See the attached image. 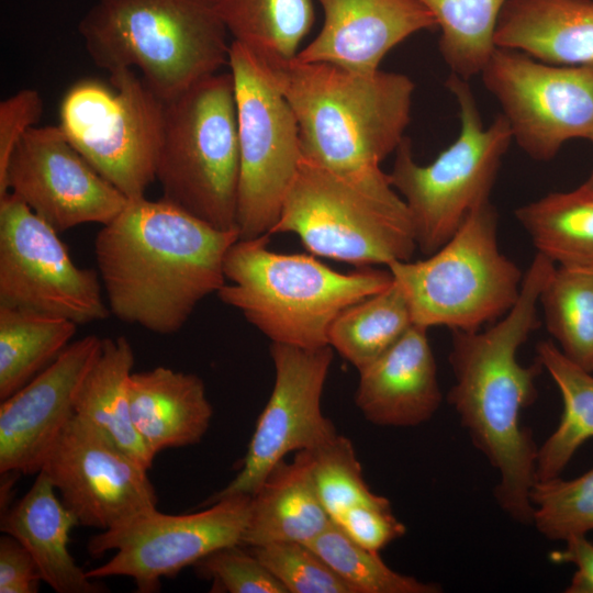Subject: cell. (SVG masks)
Here are the masks:
<instances>
[{
    "label": "cell",
    "mask_w": 593,
    "mask_h": 593,
    "mask_svg": "<svg viewBox=\"0 0 593 593\" xmlns=\"http://www.w3.org/2000/svg\"><path fill=\"white\" fill-rule=\"evenodd\" d=\"M497 228V212L489 201L426 259L387 266L407 301L413 324L472 332L514 306L524 273L501 251Z\"/></svg>",
    "instance_id": "obj_8"
},
{
    "label": "cell",
    "mask_w": 593,
    "mask_h": 593,
    "mask_svg": "<svg viewBox=\"0 0 593 593\" xmlns=\"http://www.w3.org/2000/svg\"><path fill=\"white\" fill-rule=\"evenodd\" d=\"M312 450L298 451L291 462L280 461L251 495L243 547L272 542L307 544L333 522L315 489Z\"/></svg>",
    "instance_id": "obj_24"
},
{
    "label": "cell",
    "mask_w": 593,
    "mask_h": 593,
    "mask_svg": "<svg viewBox=\"0 0 593 593\" xmlns=\"http://www.w3.org/2000/svg\"><path fill=\"white\" fill-rule=\"evenodd\" d=\"M102 339L87 335L0 404V473L37 474L75 415L80 387Z\"/></svg>",
    "instance_id": "obj_18"
},
{
    "label": "cell",
    "mask_w": 593,
    "mask_h": 593,
    "mask_svg": "<svg viewBox=\"0 0 593 593\" xmlns=\"http://www.w3.org/2000/svg\"><path fill=\"white\" fill-rule=\"evenodd\" d=\"M78 31L99 68L136 67L164 102L230 60L215 0H96Z\"/></svg>",
    "instance_id": "obj_4"
},
{
    "label": "cell",
    "mask_w": 593,
    "mask_h": 593,
    "mask_svg": "<svg viewBox=\"0 0 593 593\" xmlns=\"http://www.w3.org/2000/svg\"><path fill=\"white\" fill-rule=\"evenodd\" d=\"M43 113V99L35 89H22L0 103V186L10 158L25 133Z\"/></svg>",
    "instance_id": "obj_39"
},
{
    "label": "cell",
    "mask_w": 593,
    "mask_h": 593,
    "mask_svg": "<svg viewBox=\"0 0 593 593\" xmlns=\"http://www.w3.org/2000/svg\"><path fill=\"white\" fill-rule=\"evenodd\" d=\"M443 393L427 328L413 324L384 354L359 371L355 402L379 426L412 427L429 421Z\"/></svg>",
    "instance_id": "obj_20"
},
{
    "label": "cell",
    "mask_w": 593,
    "mask_h": 593,
    "mask_svg": "<svg viewBox=\"0 0 593 593\" xmlns=\"http://www.w3.org/2000/svg\"><path fill=\"white\" fill-rule=\"evenodd\" d=\"M134 351L124 336L103 338L100 354L86 376L75 402V415L108 436L147 470L155 456L134 427L128 381Z\"/></svg>",
    "instance_id": "obj_25"
},
{
    "label": "cell",
    "mask_w": 593,
    "mask_h": 593,
    "mask_svg": "<svg viewBox=\"0 0 593 593\" xmlns=\"http://www.w3.org/2000/svg\"><path fill=\"white\" fill-rule=\"evenodd\" d=\"M413 325L407 301L393 280L383 291L338 314L328 345L358 371L391 348Z\"/></svg>",
    "instance_id": "obj_30"
},
{
    "label": "cell",
    "mask_w": 593,
    "mask_h": 593,
    "mask_svg": "<svg viewBox=\"0 0 593 593\" xmlns=\"http://www.w3.org/2000/svg\"><path fill=\"white\" fill-rule=\"evenodd\" d=\"M480 75L530 158L550 160L574 138L593 145V64L552 65L495 47Z\"/></svg>",
    "instance_id": "obj_13"
},
{
    "label": "cell",
    "mask_w": 593,
    "mask_h": 593,
    "mask_svg": "<svg viewBox=\"0 0 593 593\" xmlns=\"http://www.w3.org/2000/svg\"><path fill=\"white\" fill-rule=\"evenodd\" d=\"M238 179L234 79L231 71L216 72L165 102L156 180L164 200L217 228L233 230Z\"/></svg>",
    "instance_id": "obj_7"
},
{
    "label": "cell",
    "mask_w": 593,
    "mask_h": 593,
    "mask_svg": "<svg viewBox=\"0 0 593 593\" xmlns=\"http://www.w3.org/2000/svg\"><path fill=\"white\" fill-rule=\"evenodd\" d=\"M239 145L236 225L240 239L269 234L302 159L295 115L257 59L232 41Z\"/></svg>",
    "instance_id": "obj_11"
},
{
    "label": "cell",
    "mask_w": 593,
    "mask_h": 593,
    "mask_svg": "<svg viewBox=\"0 0 593 593\" xmlns=\"http://www.w3.org/2000/svg\"><path fill=\"white\" fill-rule=\"evenodd\" d=\"M287 593H356L306 544L272 542L250 548Z\"/></svg>",
    "instance_id": "obj_36"
},
{
    "label": "cell",
    "mask_w": 593,
    "mask_h": 593,
    "mask_svg": "<svg viewBox=\"0 0 593 593\" xmlns=\"http://www.w3.org/2000/svg\"><path fill=\"white\" fill-rule=\"evenodd\" d=\"M193 567L200 577L212 581V592L287 593L257 556L242 545L217 549Z\"/></svg>",
    "instance_id": "obj_37"
},
{
    "label": "cell",
    "mask_w": 593,
    "mask_h": 593,
    "mask_svg": "<svg viewBox=\"0 0 593 593\" xmlns=\"http://www.w3.org/2000/svg\"><path fill=\"white\" fill-rule=\"evenodd\" d=\"M43 582L29 550L14 537L0 538V593H36Z\"/></svg>",
    "instance_id": "obj_40"
},
{
    "label": "cell",
    "mask_w": 593,
    "mask_h": 593,
    "mask_svg": "<svg viewBox=\"0 0 593 593\" xmlns=\"http://www.w3.org/2000/svg\"><path fill=\"white\" fill-rule=\"evenodd\" d=\"M324 12L317 35L295 60L329 63L373 72L384 56L411 35L434 30L433 14L418 0H315Z\"/></svg>",
    "instance_id": "obj_19"
},
{
    "label": "cell",
    "mask_w": 593,
    "mask_h": 593,
    "mask_svg": "<svg viewBox=\"0 0 593 593\" xmlns=\"http://www.w3.org/2000/svg\"><path fill=\"white\" fill-rule=\"evenodd\" d=\"M539 305L561 353L593 373V267H556L540 292Z\"/></svg>",
    "instance_id": "obj_31"
},
{
    "label": "cell",
    "mask_w": 593,
    "mask_h": 593,
    "mask_svg": "<svg viewBox=\"0 0 593 593\" xmlns=\"http://www.w3.org/2000/svg\"><path fill=\"white\" fill-rule=\"evenodd\" d=\"M446 87L460 112V133L430 164L415 161L404 137L389 174L413 222L417 248L432 255L490 201L502 160L513 141L510 124L500 114L484 126L468 80L450 74Z\"/></svg>",
    "instance_id": "obj_9"
},
{
    "label": "cell",
    "mask_w": 593,
    "mask_h": 593,
    "mask_svg": "<svg viewBox=\"0 0 593 593\" xmlns=\"http://www.w3.org/2000/svg\"><path fill=\"white\" fill-rule=\"evenodd\" d=\"M312 474L318 497L333 522L348 508L360 504L391 505L370 491L351 441L336 435L312 450Z\"/></svg>",
    "instance_id": "obj_35"
},
{
    "label": "cell",
    "mask_w": 593,
    "mask_h": 593,
    "mask_svg": "<svg viewBox=\"0 0 593 593\" xmlns=\"http://www.w3.org/2000/svg\"><path fill=\"white\" fill-rule=\"evenodd\" d=\"M41 471L79 526L108 530L157 508L158 497L147 469L76 415Z\"/></svg>",
    "instance_id": "obj_16"
},
{
    "label": "cell",
    "mask_w": 593,
    "mask_h": 593,
    "mask_svg": "<svg viewBox=\"0 0 593 593\" xmlns=\"http://www.w3.org/2000/svg\"><path fill=\"white\" fill-rule=\"evenodd\" d=\"M260 65L295 115L304 159L348 177L382 172L411 121L415 85L406 75L294 58Z\"/></svg>",
    "instance_id": "obj_3"
},
{
    "label": "cell",
    "mask_w": 593,
    "mask_h": 593,
    "mask_svg": "<svg viewBox=\"0 0 593 593\" xmlns=\"http://www.w3.org/2000/svg\"><path fill=\"white\" fill-rule=\"evenodd\" d=\"M250 502L251 495L239 494L190 514L146 511L90 538L87 548L92 557L114 555L86 574L92 580L128 577L137 592H157L161 579L174 578L217 549L240 545Z\"/></svg>",
    "instance_id": "obj_12"
},
{
    "label": "cell",
    "mask_w": 593,
    "mask_h": 593,
    "mask_svg": "<svg viewBox=\"0 0 593 593\" xmlns=\"http://www.w3.org/2000/svg\"><path fill=\"white\" fill-rule=\"evenodd\" d=\"M58 233L111 222L128 199L72 146L59 125L33 126L15 147L0 186Z\"/></svg>",
    "instance_id": "obj_17"
},
{
    "label": "cell",
    "mask_w": 593,
    "mask_h": 593,
    "mask_svg": "<svg viewBox=\"0 0 593 593\" xmlns=\"http://www.w3.org/2000/svg\"><path fill=\"white\" fill-rule=\"evenodd\" d=\"M556 265L536 254L524 273L514 306L490 327L454 331L449 363L455 383L447 400L474 447L497 471L494 497L501 510L523 525L533 523L530 490L536 481L538 447L522 424L523 410L537 398L542 366H524L518 349L540 325L539 295Z\"/></svg>",
    "instance_id": "obj_1"
},
{
    "label": "cell",
    "mask_w": 593,
    "mask_h": 593,
    "mask_svg": "<svg viewBox=\"0 0 593 593\" xmlns=\"http://www.w3.org/2000/svg\"><path fill=\"white\" fill-rule=\"evenodd\" d=\"M293 233L313 255L359 267L411 260L409 209L389 174L343 176L302 157L269 235Z\"/></svg>",
    "instance_id": "obj_6"
},
{
    "label": "cell",
    "mask_w": 593,
    "mask_h": 593,
    "mask_svg": "<svg viewBox=\"0 0 593 593\" xmlns=\"http://www.w3.org/2000/svg\"><path fill=\"white\" fill-rule=\"evenodd\" d=\"M77 326L65 317L0 304V400L52 363L70 344Z\"/></svg>",
    "instance_id": "obj_29"
},
{
    "label": "cell",
    "mask_w": 593,
    "mask_h": 593,
    "mask_svg": "<svg viewBox=\"0 0 593 593\" xmlns=\"http://www.w3.org/2000/svg\"><path fill=\"white\" fill-rule=\"evenodd\" d=\"M356 593H437L439 585L390 569L371 551L350 539L334 522L306 544Z\"/></svg>",
    "instance_id": "obj_33"
},
{
    "label": "cell",
    "mask_w": 593,
    "mask_h": 593,
    "mask_svg": "<svg viewBox=\"0 0 593 593\" xmlns=\"http://www.w3.org/2000/svg\"><path fill=\"white\" fill-rule=\"evenodd\" d=\"M355 542L374 552L404 536L406 527L391 505L360 504L348 508L335 522Z\"/></svg>",
    "instance_id": "obj_38"
},
{
    "label": "cell",
    "mask_w": 593,
    "mask_h": 593,
    "mask_svg": "<svg viewBox=\"0 0 593 593\" xmlns=\"http://www.w3.org/2000/svg\"><path fill=\"white\" fill-rule=\"evenodd\" d=\"M440 30L439 53L466 80L480 75L495 49L499 16L507 0H418Z\"/></svg>",
    "instance_id": "obj_32"
},
{
    "label": "cell",
    "mask_w": 593,
    "mask_h": 593,
    "mask_svg": "<svg viewBox=\"0 0 593 593\" xmlns=\"http://www.w3.org/2000/svg\"><path fill=\"white\" fill-rule=\"evenodd\" d=\"M112 88L76 82L60 104L59 126L72 146L128 200L156 180L165 102L132 68L110 72Z\"/></svg>",
    "instance_id": "obj_10"
},
{
    "label": "cell",
    "mask_w": 593,
    "mask_h": 593,
    "mask_svg": "<svg viewBox=\"0 0 593 593\" xmlns=\"http://www.w3.org/2000/svg\"><path fill=\"white\" fill-rule=\"evenodd\" d=\"M536 353L563 402L556 430L538 447L535 477L540 481L559 477L577 450L593 438V373L568 359L553 342L538 343Z\"/></svg>",
    "instance_id": "obj_28"
},
{
    "label": "cell",
    "mask_w": 593,
    "mask_h": 593,
    "mask_svg": "<svg viewBox=\"0 0 593 593\" xmlns=\"http://www.w3.org/2000/svg\"><path fill=\"white\" fill-rule=\"evenodd\" d=\"M99 272L78 267L58 232L11 192L0 197V304L65 317L107 318Z\"/></svg>",
    "instance_id": "obj_14"
},
{
    "label": "cell",
    "mask_w": 593,
    "mask_h": 593,
    "mask_svg": "<svg viewBox=\"0 0 593 593\" xmlns=\"http://www.w3.org/2000/svg\"><path fill=\"white\" fill-rule=\"evenodd\" d=\"M128 394L134 427L155 457L198 444L210 427L213 409L197 374L163 366L132 372Z\"/></svg>",
    "instance_id": "obj_21"
},
{
    "label": "cell",
    "mask_w": 593,
    "mask_h": 593,
    "mask_svg": "<svg viewBox=\"0 0 593 593\" xmlns=\"http://www.w3.org/2000/svg\"><path fill=\"white\" fill-rule=\"evenodd\" d=\"M494 43L547 64H593V0H507Z\"/></svg>",
    "instance_id": "obj_23"
},
{
    "label": "cell",
    "mask_w": 593,
    "mask_h": 593,
    "mask_svg": "<svg viewBox=\"0 0 593 593\" xmlns=\"http://www.w3.org/2000/svg\"><path fill=\"white\" fill-rule=\"evenodd\" d=\"M40 471L24 496L1 517L0 529L18 539L34 558L44 583L57 593H98L103 586L87 577L72 558L69 534L79 526Z\"/></svg>",
    "instance_id": "obj_22"
},
{
    "label": "cell",
    "mask_w": 593,
    "mask_h": 593,
    "mask_svg": "<svg viewBox=\"0 0 593 593\" xmlns=\"http://www.w3.org/2000/svg\"><path fill=\"white\" fill-rule=\"evenodd\" d=\"M538 254L559 266L593 267V191L581 184L515 210Z\"/></svg>",
    "instance_id": "obj_27"
},
{
    "label": "cell",
    "mask_w": 593,
    "mask_h": 593,
    "mask_svg": "<svg viewBox=\"0 0 593 593\" xmlns=\"http://www.w3.org/2000/svg\"><path fill=\"white\" fill-rule=\"evenodd\" d=\"M533 525L550 540H567L593 530V468L564 480L535 481L530 490Z\"/></svg>",
    "instance_id": "obj_34"
},
{
    "label": "cell",
    "mask_w": 593,
    "mask_h": 593,
    "mask_svg": "<svg viewBox=\"0 0 593 593\" xmlns=\"http://www.w3.org/2000/svg\"><path fill=\"white\" fill-rule=\"evenodd\" d=\"M269 234L238 238L224 259L220 300L238 310L272 343L328 346L332 323L348 306L387 289L390 270L342 273L311 255L268 248Z\"/></svg>",
    "instance_id": "obj_5"
},
{
    "label": "cell",
    "mask_w": 593,
    "mask_h": 593,
    "mask_svg": "<svg viewBox=\"0 0 593 593\" xmlns=\"http://www.w3.org/2000/svg\"><path fill=\"white\" fill-rule=\"evenodd\" d=\"M564 542V548L550 552L549 558L557 563H572L577 567L566 592L593 593V542L585 535L568 538Z\"/></svg>",
    "instance_id": "obj_41"
},
{
    "label": "cell",
    "mask_w": 593,
    "mask_h": 593,
    "mask_svg": "<svg viewBox=\"0 0 593 593\" xmlns=\"http://www.w3.org/2000/svg\"><path fill=\"white\" fill-rule=\"evenodd\" d=\"M275 383L260 413L236 477L202 506L221 499L254 495L269 472L292 451L315 450L336 435L321 400L333 348H301L271 343Z\"/></svg>",
    "instance_id": "obj_15"
},
{
    "label": "cell",
    "mask_w": 593,
    "mask_h": 593,
    "mask_svg": "<svg viewBox=\"0 0 593 593\" xmlns=\"http://www.w3.org/2000/svg\"><path fill=\"white\" fill-rule=\"evenodd\" d=\"M239 238L164 200H128L94 239L110 313L170 335L226 282L224 259Z\"/></svg>",
    "instance_id": "obj_2"
},
{
    "label": "cell",
    "mask_w": 593,
    "mask_h": 593,
    "mask_svg": "<svg viewBox=\"0 0 593 593\" xmlns=\"http://www.w3.org/2000/svg\"><path fill=\"white\" fill-rule=\"evenodd\" d=\"M582 184L593 191V168L589 178Z\"/></svg>",
    "instance_id": "obj_42"
},
{
    "label": "cell",
    "mask_w": 593,
    "mask_h": 593,
    "mask_svg": "<svg viewBox=\"0 0 593 593\" xmlns=\"http://www.w3.org/2000/svg\"><path fill=\"white\" fill-rule=\"evenodd\" d=\"M233 41L260 64L292 60L315 21L312 0H215Z\"/></svg>",
    "instance_id": "obj_26"
}]
</instances>
